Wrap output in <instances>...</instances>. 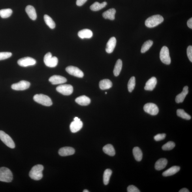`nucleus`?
Here are the masks:
<instances>
[{
    "label": "nucleus",
    "mask_w": 192,
    "mask_h": 192,
    "mask_svg": "<svg viewBox=\"0 0 192 192\" xmlns=\"http://www.w3.org/2000/svg\"><path fill=\"white\" fill-rule=\"evenodd\" d=\"M176 144L174 142L172 141L168 142L164 144L162 147V149L164 151H170L173 149Z\"/></svg>",
    "instance_id": "c9c22d12"
},
{
    "label": "nucleus",
    "mask_w": 192,
    "mask_h": 192,
    "mask_svg": "<svg viewBox=\"0 0 192 192\" xmlns=\"http://www.w3.org/2000/svg\"><path fill=\"white\" fill-rule=\"evenodd\" d=\"M189 190L186 188H183L179 191V192H189Z\"/></svg>",
    "instance_id": "37998d69"
},
{
    "label": "nucleus",
    "mask_w": 192,
    "mask_h": 192,
    "mask_svg": "<svg viewBox=\"0 0 192 192\" xmlns=\"http://www.w3.org/2000/svg\"><path fill=\"white\" fill-rule=\"evenodd\" d=\"M75 152V149L72 147H66L59 149V154L61 156H67L73 155Z\"/></svg>",
    "instance_id": "2eb2a0df"
},
{
    "label": "nucleus",
    "mask_w": 192,
    "mask_h": 192,
    "mask_svg": "<svg viewBox=\"0 0 192 192\" xmlns=\"http://www.w3.org/2000/svg\"><path fill=\"white\" fill-rule=\"evenodd\" d=\"M105 94H107V92H106V93H105Z\"/></svg>",
    "instance_id": "a18cd8bd"
},
{
    "label": "nucleus",
    "mask_w": 192,
    "mask_h": 192,
    "mask_svg": "<svg viewBox=\"0 0 192 192\" xmlns=\"http://www.w3.org/2000/svg\"><path fill=\"white\" fill-rule=\"evenodd\" d=\"M12 179V174L9 169L4 167L0 168V181L9 183Z\"/></svg>",
    "instance_id": "20e7f679"
},
{
    "label": "nucleus",
    "mask_w": 192,
    "mask_h": 192,
    "mask_svg": "<svg viewBox=\"0 0 192 192\" xmlns=\"http://www.w3.org/2000/svg\"><path fill=\"white\" fill-rule=\"evenodd\" d=\"M188 92V87L185 86L183 87L182 92L176 96V101L177 103H179L183 102Z\"/></svg>",
    "instance_id": "6ab92c4d"
},
{
    "label": "nucleus",
    "mask_w": 192,
    "mask_h": 192,
    "mask_svg": "<svg viewBox=\"0 0 192 192\" xmlns=\"http://www.w3.org/2000/svg\"><path fill=\"white\" fill-rule=\"evenodd\" d=\"M160 58L163 63L166 65H170L171 63V58L169 55V50L167 47H162L160 53Z\"/></svg>",
    "instance_id": "423d86ee"
},
{
    "label": "nucleus",
    "mask_w": 192,
    "mask_h": 192,
    "mask_svg": "<svg viewBox=\"0 0 192 192\" xmlns=\"http://www.w3.org/2000/svg\"><path fill=\"white\" fill-rule=\"evenodd\" d=\"M116 12V10L115 9H110L102 14V16L105 19H108L112 20H114Z\"/></svg>",
    "instance_id": "4be33fe9"
},
{
    "label": "nucleus",
    "mask_w": 192,
    "mask_h": 192,
    "mask_svg": "<svg viewBox=\"0 0 192 192\" xmlns=\"http://www.w3.org/2000/svg\"><path fill=\"white\" fill-rule=\"evenodd\" d=\"M187 54L188 57L190 61L192 62V46H189L187 47Z\"/></svg>",
    "instance_id": "ea45409f"
},
{
    "label": "nucleus",
    "mask_w": 192,
    "mask_h": 192,
    "mask_svg": "<svg viewBox=\"0 0 192 192\" xmlns=\"http://www.w3.org/2000/svg\"><path fill=\"white\" fill-rule=\"evenodd\" d=\"M163 17L159 15L153 16L146 19L145 24L147 27L153 28L157 27L163 22Z\"/></svg>",
    "instance_id": "f257e3e1"
},
{
    "label": "nucleus",
    "mask_w": 192,
    "mask_h": 192,
    "mask_svg": "<svg viewBox=\"0 0 192 192\" xmlns=\"http://www.w3.org/2000/svg\"><path fill=\"white\" fill-rule=\"evenodd\" d=\"M177 115L178 116L187 120H189L191 119V116L182 109H179L177 110Z\"/></svg>",
    "instance_id": "72a5a7b5"
},
{
    "label": "nucleus",
    "mask_w": 192,
    "mask_h": 192,
    "mask_svg": "<svg viewBox=\"0 0 192 192\" xmlns=\"http://www.w3.org/2000/svg\"><path fill=\"white\" fill-rule=\"evenodd\" d=\"M0 139L9 148H15V144L14 141L9 135L3 131H0Z\"/></svg>",
    "instance_id": "0eeeda50"
},
{
    "label": "nucleus",
    "mask_w": 192,
    "mask_h": 192,
    "mask_svg": "<svg viewBox=\"0 0 192 192\" xmlns=\"http://www.w3.org/2000/svg\"><path fill=\"white\" fill-rule=\"evenodd\" d=\"M180 167L179 166H174L170 168L164 172L162 175L164 176H172L176 173L179 171L180 170Z\"/></svg>",
    "instance_id": "5701e85b"
},
{
    "label": "nucleus",
    "mask_w": 192,
    "mask_h": 192,
    "mask_svg": "<svg viewBox=\"0 0 192 192\" xmlns=\"http://www.w3.org/2000/svg\"><path fill=\"white\" fill-rule=\"evenodd\" d=\"M187 26L188 27L192 29V18H190L187 21Z\"/></svg>",
    "instance_id": "79ce46f5"
},
{
    "label": "nucleus",
    "mask_w": 192,
    "mask_h": 192,
    "mask_svg": "<svg viewBox=\"0 0 192 192\" xmlns=\"http://www.w3.org/2000/svg\"><path fill=\"white\" fill-rule=\"evenodd\" d=\"M116 40L114 37H111L107 43L106 51L108 53H112L116 46Z\"/></svg>",
    "instance_id": "dca6fc26"
},
{
    "label": "nucleus",
    "mask_w": 192,
    "mask_h": 192,
    "mask_svg": "<svg viewBox=\"0 0 192 192\" xmlns=\"http://www.w3.org/2000/svg\"><path fill=\"white\" fill-rule=\"evenodd\" d=\"M30 85V83L25 80H21L19 82L12 85V89L16 91H24L28 89Z\"/></svg>",
    "instance_id": "ddd939ff"
},
{
    "label": "nucleus",
    "mask_w": 192,
    "mask_h": 192,
    "mask_svg": "<svg viewBox=\"0 0 192 192\" xmlns=\"http://www.w3.org/2000/svg\"><path fill=\"white\" fill-rule=\"evenodd\" d=\"M12 55V53L10 52H0V60L9 58Z\"/></svg>",
    "instance_id": "e433bc0d"
},
{
    "label": "nucleus",
    "mask_w": 192,
    "mask_h": 192,
    "mask_svg": "<svg viewBox=\"0 0 192 192\" xmlns=\"http://www.w3.org/2000/svg\"><path fill=\"white\" fill-rule=\"evenodd\" d=\"M49 81L53 85H57L63 84L67 82V80L63 76L54 75L51 76Z\"/></svg>",
    "instance_id": "4468645a"
},
{
    "label": "nucleus",
    "mask_w": 192,
    "mask_h": 192,
    "mask_svg": "<svg viewBox=\"0 0 192 192\" xmlns=\"http://www.w3.org/2000/svg\"><path fill=\"white\" fill-rule=\"evenodd\" d=\"M157 84V80L155 77H152L147 81L144 87L146 91H152Z\"/></svg>",
    "instance_id": "f3484780"
},
{
    "label": "nucleus",
    "mask_w": 192,
    "mask_h": 192,
    "mask_svg": "<svg viewBox=\"0 0 192 192\" xmlns=\"http://www.w3.org/2000/svg\"><path fill=\"white\" fill-rule=\"evenodd\" d=\"M103 151L106 154L111 156H114L115 155V151L114 147L111 144H108L104 146Z\"/></svg>",
    "instance_id": "a878e982"
},
{
    "label": "nucleus",
    "mask_w": 192,
    "mask_h": 192,
    "mask_svg": "<svg viewBox=\"0 0 192 192\" xmlns=\"http://www.w3.org/2000/svg\"><path fill=\"white\" fill-rule=\"evenodd\" d=\"M83 123L80 119L78 117H75L74 119V121L72 122L70 125V131L72 133H76L82 129Z\"/></svg>",
    "instance_id": "1a4fd4ad"
},
{
    "label": "nucleus",
    "mask_w": 192,
    "mask_h": 192,
    "mask_svg": "<svg viewBox=\"0 0 192 192\" xmlns=\"http://www.w3.org/2000/svg\"><path fill=\"white\" fill-rule=\"evenodd\" d=\"M87 0H76V4L78 6H81L84 4Z\"/></svg>",
    "instance_id": "a19ab883"
},
{
    "label": "nucleus",
    "mask_w": 192,
    "mask_h": 192,
    "mask_svg": "<svg viewBox=\"0 0 192 192\" xmlns=\"http://www.w3.org/2000/svg\"><path fill=\"white\" fill-rule=\"evenodd\" d=\"M107 4V3L106 2H104L101 3H100L98 2H95L91 5L90 9L93 11H98L105 7Z\"/></svg>",
    "instance_id": "bb28decb"
},
{
    "label": "nucleus",
    "mask_w": 192,
    "mask_h": 192,
    "mask_svg": "<svg viewBox=\"0 0 192 192\" xmlns=\"http://www.w3.org/2000/svg\"><path fill=\"white\" fill-rule=\"evenodd\" d=\"M56 89L59 93L65 95H71L73 91V87L69 84L59 85L56 87Z\"/></svg>",
    "instance_id": "6e6552de"
},
{
    "label": "nucleus",
    "mask_w": 192,
    "mask_h": 192,
    "mask_svg": "<svg viewBox=\"0 0 192 192\" xmlns=\"http://www.w3.org/2000/svg\"><path fill=\"white\" fill-rule=\"evenodd\" d=\"M168 163L167 160L165 158L159 159L156 162L155 169L157 170H162L166 167Z\"/></svg>",
    "instance_id": "b1692460"
},
{
    "label": "nucleus",
    "mask_w": 192,
    "mask_h": 192,
    "mask_svg": "<svg viewBox=\"0 0 192 192\" xmlns=\"http://www.w3.org/2000/svg\"><path fill=\"white\" fill-rule=\"evenodd\" d=\"M44 62L48 67H55L58 63V59L56 57H52V54L50 52H48L44 55Z\"/></svg>",
    "instance_id": "39448f33"
},
{
    "label": "nucleus",
    "mask_w": 192,
    "mask_h": 192,
    "mask_svg": "<svg viewBox=\"0 0 192 192\" xmlns=\"http://www.w3.org/2000/svg\"><path fill=\"white\" fill-rule=\"evenodd\" d=\"M34 101L43 105L49 106L52 105V102L48 96L43 94H37L34 96Z\"/></svg>",
    "instance_id": "7ed1b4c3"
},
{
    "label": "nucleus",
    "mask_w": 192,
    "mask_h": 192,
    "mask_svg": "<svg viewBox=\"0 0 192 192\" xmlns=\"http://www.w3.org/2000/svg\"><path fill=\"white\" fill-rule=\"evenodd\" d=\"M112 86V82L108 79H104L100 81L99 83L100 88L102 90L110 89Z\"/></svg>",
    "instance_id": "393cba45"
},
{
    "label": "nucleus",
    "mask_w": 192,
    "mask_h": 192,
    "mask_svg": "<svg viewBox=\"0 0 192 192\" xmlns=\"http://www.w3.org/2000/svg\"><path fill=\"white\" fill-rule=\"evenodd\" d=\"M166 137V134L165 133L158 134L154 137V139L157 141L163 140Z\"/></svg>",
    "instance_id": "4c0bfd02"
},
{
    "label": "nucleus",
    "mask_w": 192,
    "mask_h": 192,
    "mask_svg": "<svg viewBox=\"0 0 192 192\" xmlns=\"http://www.w3.org/2000/svg\"><path fill=\"white\" fill-rule=\"evenodd\" d=\"M153 42L152 41L149 40L145 42L143 44L141 49V52L144 53L148 51L152 46Z\"/></svg>",
    "instance_id": "473e14b6"
},
{
    "label": "nucleus",
    "mask_w": 192,
    "mask_h": 192,
    "mask_svg": "<svg viewBox=\"0 0 192 192\" xmlns=\"http://www.w3.org/2000/svg\"><path fill=\"white\" fill-rule=\"evenodd\" d=\"M83 192H89V191H88V190H87L85 189L84 190V191H83Z\"/></svg>",
    "instance_id": "c03bdc74"
},
{
    "label": "nucleus",
    "mask_w": 192,
    "mask_h": 192,
    "mask_svg": "<svg viewBox=\"0 0 192 192\" xmlns=\"http://www.w3.org/2000/svg\"><path fill=\"white\" fill-rule=\"evenodd\" d=\"M75 101L77 103L82 106L88 105L91 102L90 99L85 95L81 96L76 98Z\"/></svg>",
    "instance_id": "a211bd4d"
},
{
    "label": "nucleus",
    "mask_w": 192,
    "mask_h": 192,
    "mask_svg": "<svg viewBox=\"0 0 192 192\" xmlns=\"http://www.w3.org/2000/svg\"><path fill=\"white\" fill-rule=\"evenodd\" d=\"M78 36L82 39L84 38H90L93 36L92 31L88 29H84L81 30L78 33Z\"/></svg>",
    "instance_id": "aec40b11"
},
{
    "label": "nucleus",
    "mask_w": 192,
    "mask_h": 192,
    "mask_svg": "<svg viewBox=\"0 0 192 192\" xmlns=\"http://www.w3.org/2000/svg\"><path fill=\"white\" fill-rule=\"evenodd\" d=\"M112 174V170L110 169H108L105 171L103 175V182L105 185H107L108 184Z\"/></svg>",
    "instance_id": "7c9ffc66"
},
{
    "label": "nucleus",
    "mask_w": 192,
    "mask_h": 192,
    "mask_svg": "<svg viewBox=\"0 0 192 192\" xmlns=\"http://www.w3.org/2000/svg\"><path fill=\"white\" fill-rule=\"evenodd\" d=\"M66 71L72 76L78 78H83L84 76L83 72L78 67L69 66L66 68Z\"/></svg>",
    "instance_id": "f8f14e48"
},
{
    "label": "nucleus",
    "mask_w": 192,
    "mask_h": 192,
    "mask_svg": "<svg viewBox=\"0 0 192 192\" xmlns=\"http://www.w3.org/2000/svg\"><path fill=\"white\" fill-rule=\"evenodd\" d=\"M44 169V166L41 164L34 166L30 172V177L34 180H40L42 178V172Z\"/></svg>",
    "instance_id": "f03ea898"
},
{
    "label": "nucleus",
    "mask_w": 192,
    "mask_h": 192,
    "mask_svg": "<svg viewBox=\"0 0 192 192\" xmlns=\"http://www.w3.org/2000/svg\"><path fill=\"white\" fill-rule=\"evenodd\" d=\"M122 61L120 59H119L115 64L113 73L115 76H118L120 74L122 68Z\"/></svg>",
    "instance_id": "c85d7f7f"
},
{
    "label": "nucleus",
    "mask_w": 192,
    "mask_h": 192,
    "mask_svg": "<svg viewBox=\"0 0 192 192\" xmlns=\"http://www.w3.org/2000/svg\"><path fill=\"white\" fill-rule=\"evenodd\" d=\"M44 19L46 25L51 29H54L55 27V24L53 19L48 15H45Z\"/></svg>",
    "instance_id": "c756f323"
},
{
    "label": "nucleus",
    "mask_w": 192,
    "mask_h": 192,
    "mask_svg": "<svg viewBox=\"0 0 192 192\" xmlns=\"http://www.w3.org/2000/svg\"><path fill=\"white\" fill-rule=\"evenodd\" d=\"M144 109L145 112L151 115H157L159 112V108L156 105L152 103L145 104Z\"/></svg>",
    "instance_id": "9d476101"
},
{
    "label": "nucleus",
    "mask_w": 192,
    "mask_h": 192,
    "mask_svg": "<svg viewBox=\"0 0 192 192\" xmlns=\"http://www.w3.org/2000/svg\"><path fill=\"white\" fill-rule=\"evenodd\" d=\"M128 192H140V190L137 187L133 185L129 186L127 188Z\"/></svg>",
    "instance_id": "58836bf2"
},
{
    "label": "nucleus",
    "mask_w": 192,
    "mask_h": 192,
    "mask_svg": "<svg viewBox=\"0 0 192 192\" xmlns=\"http://www.w3.org/2000/svg\"><path fill=\"white\" fill-rule=\"evenodd\" d=\"M133 153L134 158L138 162L141 161L143 157L142 151L138 147H134L133 149Z\"/></svg>",
    "instance_id": "cd10ccee"
},
{
    "label": "nucleus",
    "mask_w": 192,
    "mask_h": 192,
    "mask_svg": "<svg viewBox=\"0 0 192 192\" xmlns=\"http://www.w3.org/2000/svg\"><path fill=\"white\" fill-rule=\"evenodd\" d=\"M36 63L35 60L30 57H25L19 59L18 61V65L23 67L34 66Z\"/></svg>",
    "instance_id": "9b49d317"
},
{
    "label": "nucleus",
    "mask_w": 192,
    "mask_h": 192,
    "mask_svg": "<svg viewBox=\"0 0 192 192\" xmlns=\"http://www.w3.org/2000/svg\"><path fill=\"white\" fill-rule=\"evenodd\" d=\"M26 12L29 18L32 20H35L37 18V14L35 8L33 6L29 5L25 8Z\"/></svg>",
    "instance_id": "412c9836"
},
{
    "label": "nucleus",
    "mask_w": 192,
    "mask_h": 192,
    "mask_svg": "<svg viewBox=\"0 0 192 192\" xmlns=\"http://www.w3.org/2000/svg\"><path fill=\"white\" fill-rule=\"evenodd\" d=\"M12 11L10 9H6L0 10V16L2 18H6L11 16Z\"/></svg>",
    "instance_id": "2f4dec72"
},
{
    "label": "nucleus",
    "mask_w": 192,
    "mask_h": 192,
    "mask_svg": "<svg viewBox=\"0 0 192 192\" xmlns=\"http://www.w3.org/2000/svg\"><path fill=\"white\" fill-rule=\"evenodd\" d=\"M136 85L135 78L134 76H132L130 79L128 84V89L130 92L133 90Z\"/></svg>",
    "instance_id": "f704fd0d"
}]
</instances>
